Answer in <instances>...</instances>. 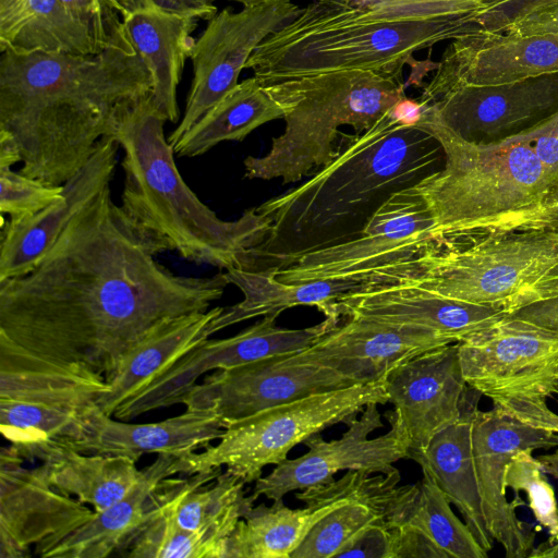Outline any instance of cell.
Returning a JSON list of instances; mask_svg holds the SVG:
<instances>
[{"mask_svg":"<svg viewBox=\"0 0 558 558\" xmlns=\"http://www.w3.org/2000/svg\"><path fill=\"white\" fill-rule=\"evenodd\" d=\"M402 71H336L263 84L284 109L286 129L266 156L244 159L245 178L286 184L314 174L337 156L340 126L363 133L407 97Z\"/></svg>","mask_w":558,"mask_h":558,"instance_id":"obj_8","label":"cell"},{"mask_svg":"<svg viewBox=\"0 0 558 558\" xmlns=\"http://www.w3.org/2000/svg\"><path fill=\"white\" fill-rule=\"evenodd\" d=\"M497 0H314L269 35L245 68L262 84L317 74L403 69L414 52L482 31Z\"/></svg>","mask_w":558,"mask_h":558,"instance_id":"obj_4","label":"cell"},{"mask_svg":"<svg viewBox=\"0 0 558 558\" xmlns=\"http://www.w3.org/2000/svg\"><path fill=\"white\" fill-rule=\"evenodd\" d=\"M550 73H558V34L513 36L481 31L451 40L416 100L425 104L457 87Z\"/></svg>","mask_w":558,"mask_h":558,"instance_id":"obj_19","label":"cell"},{"mask_svg":"<svg viewBox=\"0 0 558 558\" xmlns=\"http://www.w3.org/2000/svg\"><path fill=\"white\" fill-rule=\"evenodd\" d=\"M198 21L151 9H141L124 19L129 39L146 65L153 81V98L166 117L175 123L180 117L177 90L195 40Z\"/></svg>","mask_w":558,"mask_h":558,"instance_id":"obj_30","label":"cell"},{"mask_svg":"<svg viewBox=\"0 0 558 558\" xmlns=\"http://www.w3.org/2000/svg\"><path fill=\"white\" fill-rule=\"evenodd\" d=\"M393 411L385 415L401 428L410 459L424 451L442 429L457 422L466 408L468 389L459 360L458 343L418 354L384 378Z\"/></svg>","mask_w":558,"mask_h":558,"instance_id":"obj_17","label":"cell"},{"mask_svg":"<svg viewBox=\"0 0 558 558\" xmlns=\"http://www.w3.org/2000/svg\"><path fill=\"white\" fill-rule=\"evenodd\" d=\"M533 449L517 452L506 469L505 485L517 494L522 490L537 523L547 530L549 536H558V505L551 485Z\"/></svg>","mask_w":558,"mask_h":558,"instance_id":"obj_41","label":"cell"},{"mask_svg":"<svg viewBox=\"0 0 558 558\" xmlns=\"http://www.w3.org/2000/svg\"><path fill=\"white\" fill-rule=\"evenodd\" d=\"M65 12L88 33L98 51L131 46L124 20L110 0H60Z\"/></svg>","mask_w":558,"mask_h":558,"instance_id":"obj_43","label":"cell"},{"mask_svg":"<svg viewBox=\"0 0 558 558\" xmlns=\"http://www.w3.org/2000/svg\"><path fill=\"white\" fill-rule=\"evenodd\" d=\"M166 121L151 93L121 107L112 134L123 150L120 206L182 258L221 271L241 268L250 250L266 238L270 221L255 207L236 220H222L201 202L178 170Z\"/></svg>","mask_w":558,"mask_h":558,"instance_id":"obj_5","label":"cell"},{"mask_svg":"<svg viewBox=\"0 0 558 558\" xmlns=\"http://www.w3.org/2000/svg\"><path fill=\"white\" fill-rule=\"evenodd\" d=\"M340 557L392 558L391 531L383 525L371 526Z\"/></svg>","mask_w":558,"mask_h":558,"instance_id":"obj_47","label":"cell"},{"mask_svg":"<svg viewBox=\"0 0 558 558\" xmlns=\"http://www.w3.org/2000/svg\"><path fill=\"white\" fill-rule=\"evenodd\" d=\"M367 282L404 283L512 314L558 296V231L502 230L432 240Z\"/></svg>","mask_w":558,"mask_h":558,"instance_id":"obj_7","label":"cell"},{"mask_svg":"<svg viewBox=\"0 0 558 558\" xmlns=\"http://www.w3.org/2000/svg\"><path fill=\"white\" fill-rule=\"evenodd\" d=\"M400 478L399 470L390 474L349 470L339 480L301 490L296 498L306 506L340 499L360 502L380 514L391 530L405 524L418 492V483L399 485Z\"/></svg>","mask_w":558,"mask_h":558,"instance_id":"obj_37","label":"cell"},{"mask_svg":"<svg viewBox=\"0 0 558 558\" xmlns=\"http://www.w3.org/2000/svg\"><path fill=\"white\" fill-rule=\"evenodd\" d=\"M231 1L241 3L243 7H251V5H256V4L269 1V0H231Z\"/></svg>","mask_w":558,"mask_h":558,"instance_id":"obj_55","label":"cell"},{"mask_svg":"<svg viewBox=\"0 0 558 558\" xmlns=\"http://www.w3.org/2000/svg\"><path fill=\"white\" fill-rule=\"evenodd\" d=\"M166 251L169 242L133 221L107 185L28 274L0 282V336L108 384L151 330L207 312L229 284L223 271L174 274L155 259Z\"/></svg>","mask_w":558,"mask_h":558,"instance_id":"obj_1","label":"cell"},{"mask_svg":"<svg viewBox=\"0 0 558 558\" xmlns=\"http://www.w3.org/2000/svg\"><path fill=\"white\" fill-rule=\"evenodd\" d=\"M537 460L541 462L546 474L558 480V450L553 453L538 456Z\"/></svg>","mask_w":558,"mask_h":558,"instance_id":"obj_53","label":"cell"},{"mask_svg":"<svg viewBox=\"0 0 558 558\" xmlns=\"http://www.w3.org/2000/svg\"><path fill=\"white\" fill-rule=\"evenodd\" d=\"M10 446L0 451V557L24 558L31 548L59 537L95 514L76 498L50 485L39 466Z\"/></svg>","mask_w":558,"mask_h":558,"instance_id":"obj_20","label":"cell"},{"mask_svg":"<svg viewBox=\"0 0 558 558\" xmlns=\"http://www.w3.org/2000/svg\"><path fill=\"white\" fill-rule=\"evenodd\" d=\"M549 229L558 231V181L532 214L525 216L513 230Z\"/></svg>","mask_w":558,"mask_h":558,"instance_id":"obj_49","label":"cell"},{"mask_svg":"<svg viewBox=\"0 0 558 558\" xmlns=\"http://www.w3.org/2000/svg\"><path fill=\"white\" fill-rule=\"evenodd\" d=\"M355 383L330 368L300 363L291 354L216 369L178 400L215 413L223 427L280 404Z\"/></svg>","mask_w":558,"mask_h":558,"instance_id":"obj_14","label":"cell"},{"mask_svg":"<svg viewBox=\"0 0 558 558\" xmlns=\"http://www.w3.org/2000/svg\"><path fill=\"white\" fill-rule=\"evenodd\" d=\"M21 161V155L15 144L8 137L0 135V168H11Z\"/></svg>","mask_w":558,"mask_h":558,"instance_id":"obj_51","label":"cell"},{"mask_svg":"<svg viewBox=\"0 0 558 558\" xmlns=\"http://www.w3.org/2000/svg\"><path fill=\"white\" fill-rule=\"evenodd\" d=\"M451 343L428 329L352 315L291 356L300 363L330 368L355 383H369L383 380L418 354Z\"/></svg>","mask_w":558,"mask_h":558,"instance_id":"obj_21","label":"cell"},{"mask_svg":"<svg viewBox=\"0 0 558 558\" xmlns=\"http://www.w3.org/2000/svg\"><path fill=\"white\" fill-rule=\"evenodd\" d=\"M345 499L291 509L282 500L253 506L228 539L226 558H291L311 529Z\"/></svg>","mask_w":558,"mask_h":558,"instance_id":"obj_35","label":"cell"},{"mask_svg":"<svg viewBox=\"0 0 558 558\" xmlns=\"http://www.w3.org/2000/svg\"><path fill=\"white\" fill-rule=\"evenodd\" d=\"M504 33L513 36L558 34V3L527 14L509 25Z\"/></svg>","mask_w":558,"mask_h":558,"instance_id":"obj_48","label":"cell"},{"mask_svg":"<svg viewBox=\"0 0 558 558\" xmlns=\"http://www.w3.org/2000/svg\"><path fill=\"white\" fill-rule=\"evenodd\" d=\"M175 474H180L179 458L157 454L124 498L95 512L73 531L36 545L35 554L45 558H104L126 550L153 513V494L165 478Z\"/></svg>","mask_w":558,"mask_h":558,"instance_id":"obj_24","label":"cell"},{"mask_svg":"<svg viewBox=\"0 0 558 558\" xmlns=\"http://www.w3.org/2000/svg\"><path fill=\"white\" fill-rule=\"evenodd\" d=\"M99 410L97 404L75 407L0 399V429L10 447L23 458L46 444L74 447L83 441L89 436Z\"/></svg>","mask_w":558,"mask_h":558,"instance_id":"obj_36","label":"cell"},{"mask_svg":"<svg viewBox=\"0 0 558 558\" xmlns=\"http://www.w3.org/2000/svg\"><path fill=\"white\" fill-rule=\"evenodd\" d=\"M458 343L468 386L494 408L558 433L547 399L558 395V332L507 314Z\"/></svg>","mask_w":558,"mask_h":558,"instance_id":"obj_9","label":"cell"},{"mask_svg":"<svg viewBox=\"0 0 558 558\" xmlns=\"http://www.w3.org/2000/svg\"><path fill=\"white\" fill-rule=\"evenodd\" d=\"M225 427L207 410L186 409L161 422L129 424L99 410L90 434L73 448L86 453L124 456L137 461L145 453L185 458L219 439Z\"/></svg>","mask_w":558,"mask_h":558,"instance_id":"obj_25","label":"cell"},{"mask_svg":"<svg viewBox=\"0 0 558 558\" xmlns=\"http://www.w3.org/2000/svg\"><path fill=\"white\" fill-rule=\"evenodd\" d=\"M278 316H264L262 320L229 338L204 340L144 389L122 402L113 417L131 420L177 404V400L205 373L298 353L340 323L325 318L312 327L288 329L276 325Z\"/></svg>","mask_w":558,"mask_h":558,"instance_id":"obj_13","label":"cell"},{"mask_svg":"<svg viewBox=\"0 0 558 558\" xmlns=\"http://www.w3.org/2000/svg\"><path fill=\"white\" fill-rule=\"evenodd\" d=\"M141 9H151L183 19L207 22L218 13L215 0H131L123 20Z\"/></svg>","mask_w":558,"mask_h":558,"instance_id":"obj_46","label":"cell"},{"mask_svg":"<svg viewBox=\"0 0 558 558\" xmlns=\"http://www.w3.org/2000/svg\"><path fill=\"white\" fill-rule=\"evenodd\" d=\"M433 227L428 205L414 185L391 195L355 239L295 256L277 269L276 278L366 283L377 270L414 255L432 239Z\"/></svg>","mask_w":558,"mask_h":558,"instance_id":"obj_11","label":"cell"},{"mask_svg":"<svg viewBox=\"0 0 558 558\" xmlns=\"http://www.w3.org/2000/svg\"><path fill=\"white\" fill-rule=\"evenodd\" d=\"M88 56L98 51L60 0H0V52Z\"/></svg>","mask_w":558,"mask_h":558,"instance_id":"obj_33","label":"cell"},{"mask_svg":"<svg viewBox=\"0 0 558 558\" xmlns=\"http://www.w3.org/2000/svg\"><path fill=\"white\" fill-rule=\"evenodd\" d=\"M153 92L133 46L80 56L5 51L0 58V135L19 149L20 172L63 185L112 136L121 107Z\"/></svg>","mask_w":558,"mask_h":558,"instance_id":"obj_2","label":"cell"},{"mask_svg":"<svg viewBox=\"0 0 558 558\" xmlns=\"http://www.w3.org/2000/svg\"><path fill=\"white\" fill-rule=\"evenodd\" d=\"M510 315L558 332V296L530 304Z\"/></svg>","mask_w":558,"mask_h":558,"instance_id":"obj_50","label":"cell"},{"mask_svg":"<svg viewBox=\"0 0 558 558\" xmlns=\"http://www.w3.org/2000/svg\"><path fill=\"white\" fill-rule=\"evenodd\" d=\"M369 403L386 404L384 379L318 392L262 411L225 428L219 442L179 459L180 474L226 468L245 484L277 465L314 434L359 416Z\"/></svg>","mask_w":558,"mask_h":558,"instance_id":"obj_10","label":"cell"},{"mask_svg":"<svg viewBox=\"0 0 558 558\" xmlns=\"http://www.w3.org/2000/svg\"><path fill=\"white\" fill-rule=\"evenodd\" d=\"M62 196L63 185H50L9 167L0 168V213L10 219L32 216Z\"/></svg>","mask_w":558,"mask_h":558,"instance_id":"obj_42","label":"cell"},{"mask_svg":"<svg viewBox=\"0 0 558 558\" xmlns=\"http://www.w3.org/2000/svg\"><path fill=\"white\" fill-rule=\"evenodd\" d=\"M529 557H558V536H549V538L533 547Z\"/></svg>","mask_w":558,"mask_h":558,"instance_id":"obj_52","label":"cell"},{"mask_svg":"<svg viewBox=\"0 0 558 558\" xmlns=\"http://www.w3.org/2000/svg\"><path fill=\"white\" fill-rule=\"evenodd\" d=\"M23 459L40 461L38 466L52 487L93 506L95 512L124 498L143 474L129 457L86 453L64 442L38 446Z\"/></svg>","mask_w":558,"mask_h":558,"instance_id":"obj_28","label":"cell"},{"mask_svg":"<svg viewBox=\"0 0 558 558\" xmlns=\"http://www.w3.org/2000/svg\"><path fill=\"white\" fill-rule=\"evenodd\" d=\"M336 306L341 317L355 315L415 326L452 343L507 315L493 307L441 298L399 282L363 284L340 295Z\"/></svg>","mask_w":558,"mask_h":558,"instance_id":"obj_23","label":"cell"},{"mask_svg":"<svg viewBox=\"0 0 558 558\" xmlns=\"http://www.w3.org/2000/svg\"><path fill=\"white\" fill-rule=\"evenodd\" d=\"M420 105L461 137L493 142L529 129L558 110V73L457 87Z\"/></svg>","mask_w":558,"mask_h":558,"instance_id":"obj_18","label":"cell"},{"mask_svg":"<svg viewBox=\"0 0 558 558\" xmlns=\"http://www.w3.org/2000/svg\"><path fill=\"white\" fill-rule=\"evenodd\" d=\"M413 125L430 134L445 156L441 169L415 185L434 218L429 241L513 230L554 185L523 131L468 141L423 107Z\"/></svg>","mask_w":558,"mask_h":558,"instance_id":"obj_6","label":"cell"},{"mask_svg":"<svg viewBox=\"0 0 558 558\" xmlns=\"http://www.w3.org/2000/svg\"><path fill=\"white\" fill-rule=\"evenodd\" d=\"M556 3L558 0H497L478 15V24L482 31L504 33L518 20Z\"/></svg>","mask_w":558,"mask_h":558,"instance_id":"obj_44","label":"cell"},{"mask_svg":"<svg viewBox=\"0 0 558 558\" xmlns=\"http://www.w3.org/2000/svg\"><path fill=\"white\" fill-rule=\"evenodd\" d=\"M386 434L369 438L384 426L378 403H369L360 417H353L345 425L347 432L339 439L326 441L314 434L303 441L308 451L295 459H286L254 485L255 498L265 496L276 501L294 490H304L333 481L339 471L360 470L369 473L390 474L398 469L395 462L410 459L404 435L390 416Z\"/></svg>","mask_w":558,"mask_h":558,"instance_id":"obj_15","label":"cell"},{"mask_svg":"<svg viewBox=\"0 0 558 558\" xmlns=\"http://www.w3.org/2000/svg\"><path fill=\"white\" fill-rule=\"evenodd\" d=\"M217 306L204 313H194L169 319L142 339L126 355L109 389L96 403L107 415L126 399L144 389L182 356L213 333V320L222 312Z\"/></svg>","mask_w":558,"mask_h":558,"instance_id":"obj_29","label":"cell"},{"mask_svg":"<svg viewBox=\"0 0 558 558\" xmlns=\"http://www.w3.org/2000/svg\"><path fill=\"white\" fill-rule=\"evenodd\" d=\"M451 504L433 478L423 472L418 492L404 525L422 532L444 558H487L465 522L452 511Z\"/></svg>","mask_w":558,"mask_h":558,"instance_id":"obj_38","label":"cell"},{"mask_svg":"<svg viewBox=\"0 0 558 558\" xmlns=\"http://www.w3.org/2000/svg\"><path fill=\"white\" fill-rule=\"evenodd\" d=\"M373 525L389 529L375 510L360 502L345 501L311 529L291 558L340 557Z\"/></svg>","mask_w":558,"mask_h":558,"instance_id":"obj_40","label":"cell"},{"mask_svg":"<svg viewBox=\"0 0 558 558\" xmlns=\"http://www.w3.org/2000/svg\"><path fill=\"white\" fill-rule=\"evenodd\" d=\"M442 151L430 134L401 121L393 109L363 133L342 134L328 165L255 207L270 228L240 269H280L295 256L355 239L391 195L439 170L435 163Z\"/></svg>","mask_w":558,"mask_h":558,"instance_id":"obj_3","label":"cell"},{"mask_svg":"<svg viewBox=\"0 0 558 558\" xmlns=\"http://www.w3.org/2000/svg\"><path fill=\"white\" fill-rule=\"evenodd\" d=\"M284 109L256 76L238 83L172 146L179 157H196L225 141H242L258 126L283 119Z\"/></svg>","mask_w":558,"mask_h":558,"instance_id":"obj_34","label":"cell"},{"mask_svg":"<svg viewBox=\"0 0 558 558\" xmlns=\"http://www.w3.org/2000/svg\"><path fill=\"white\" fill-rule=\"evenodd\" d=\"M278 267L262 270L233 268L223 271L229 284H234L243 293V300L223 307L213 320V333L238 323L277 314L305 305L314 306L325 318L341 322L336 301L343 293L359 289L365 283L353 280H314L287 283L276 278Z\"/></svg>","mask_w":558,"mask_h":558,"instance_id":"obj_32","label":"cell"},{"mask_svg":"<svg viewBox=\"0 0 558 558\" xmlns=\"http://www.w3.org/2000/svg\"><path fill=\"white\" fill-rule=\"evenodd\" d=\"M300 11L290 0H269L239 12L226 8L208 21L192 50L193 80L183 118L168 136L171 146L238 85L241 71L258 45Z\"/></svg>","mask_w":558,"mask_h":558,"instance_id":"obj_12","label":"cell"},{"mask_svg":"<svg viewBox=\"0 0 558 558\" xmlns=\"http://www.w3.org/2000/svg\"><path fill=\"white\" fill-rule=\"evenodd\" d=\"M476 408V402L471 403L457 422L439 432L427 448L411 460L457 507L477 542L488 553L495 542L483 511L472 449V423Z\"/></svg>","mask_w":558,"mask_h":558,"instance_id":"obj_31","label":"cell"},{"mask_svg":"<svg viewBox=\"0 0 558 558\" xmlns=\"http://www.w3.org/2000/svg\"><path fill=\"white\" fill-rule=\"evenodd\" d=\"M558 447V433L530 426L493 407L474 411L472 449L475 472L488 532L501 545L507 558L529 557L535 534L517 515L524 501L507 500L506 469L523 449Z\"/></svg>","mask_w":558,"mask_h":558,"instance_id":"obj_16","label":"cell"},{"mask_svg":"<svg viewBox=\"0 0 558 558\" xmlns=\"http://www.w3.org/2000/svg\"><path fill=\"white\" fill-rule=\"evenodd\" d=\"M109 389L90 369L34 353L0 336V399L88 407Z\"/></svg>","mask_w":558,"mask_h":558,"instance_id":"obj_26","label":"cell"},{"mask_svg":"<svg viewBox=\"0 0 558 558\" xmlns=\"http://www.w3.org/2000/svg\"><path fill=\"white\" fill-rule=\"evenodd\" d=\"M151 499L153 513L128 547V557L226 558L228 539L179 527Z\"/></svg>","mask_w":558,"mask_h":558,"instance_id":"obj_39","label":"cell"},{"mask_svg":"<svg viewBox=\"0 0 558 558\" xmlns=\"http://www.w3.org/2000/svg\"><path fill=\"white\" fill-rule=\"evenodd\" d=\"M523 132L555 184L558 181V110Z\"/></svg>","mask_w":558,"mask_h":558,"instance_id":"obj_45","label":"cell"},{"mask_svg":"<svg viewBox=\"0 0 558 558\" xmlns=\"http://www.w3.org/2000/svg\"><path fill=\"white\" fill-rule=\"evenodd\" d=\"M116 9L120 12L122 17H124L126 13L128 5L131 0H110Z\"/></svg>","mask_w":558,"mask_h":558,"instance_id":"obj_54","label":"cell"},{"mask_svg":"<svg viewBox=\"0 0 558 558\" xmlns=\"http://www.w3.org/2000/svg\"><path fill=\"white\" fill-rule=\"evenodd\" d=\"M120 145L104 137L86 165L63 184V196L43 210L2 223L0 282L28 274L70 221L113 179Z\"/></svg>","mask_w":558,"mask_h":558,"instance_id":"obj_22","label":"cell"},{"mask_svg":"<svg viewBox=\"0 0 558 558\" xmlns=\"http://www.w3.org/2000/svg\"><path fill=\"white\" fill-rule=\"evenodd\" d=\"M245 483L222 469L165 478L153 497L179 527L229 539L238 522L254 506Z\"/></svg>","mask_w":558,"mask_h":558,"instance_id":"obj_27","label":"cell"}]
</instances>
